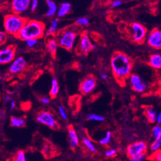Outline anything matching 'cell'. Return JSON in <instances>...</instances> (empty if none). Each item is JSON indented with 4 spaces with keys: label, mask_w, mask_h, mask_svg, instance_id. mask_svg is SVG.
<instances>
[{
    "label": "cell",
    "mask_w": 161,
    "mask_h": 161,
    "mask_svg": "<svg viewBox=\"0 0 161 161\" xmlns=\"http://www.w3.org/2000/svg\"><path fill=\"white\" fill-rule=\"evenodd\" d=\"M67 132L70 146L72 148H75L79 144V137H78L76 132L72 125L68 127Z\"/></svg>",
    "instance_id": "9a60e30c"
},
{
    "label": "cell",
    "mask_w": 161,
    "mask_h": 161,
    "mask_svg": "<svg viewBox=\"0 0 161 161\" xmlns=\"http://www.w3.org/2000/svg\"><path fill=\"white\" fill-rule=\"evenodd\" d=\"M13 92L12 91H7V94H8V96H12V94H13Z\"/></svg>",
    "instance_id": "ee69618b"
},
{
    "label": "cell",
    "mask_w": 161,
    "mask_h": 161,
    "mask_svg": "<svg viewBox=\"0 0 161 161\" xmlns=\"http://www.w3.org/2000/svg\"><path fill=\"white\" fill-rule=\"evenodd\" d=\"M26 46L30 48L35 47L38 43V39H29L25 41Z\"/></svg>",
    "instance_id": "1f68e13d"
},
{
    "label": "cell",
    "mask_w": 161,
    "mask_h": 161,
    "mask_svg": "<svg viewBox=\"0 0 161 161\" xmlns=\"http://www.w3.org/2000/svg\"><path fill=\"white\" fill-rule=\"evenodd\" d=\"M96 79L93 76L86 77L83 80L80 84V91L83 94H89L91 93L96 88Z\"/></svg>",
    "instance_id": "7c38bea8"
},
{
    "label": "cell",
    "mask_w": 161,
    "mask_h": 161,
    "mask_svg": "<svg viewBox=\"0 0 161 161\" xmlns=\"http://www.w3.org/2000/svg\"><path fill=\"white\" fill-rule=\"evenodd\" d=\"M58 46V44L56 38H50L47 40L46 48L48 52L52 55V56L56 55Z\"/></svg>",
    "instance_id": "e0dca14e"
},
{
    "label": "cell",
    "mask_w": 161,
    "mask_h": 161,
    "mask_svg": "<svg viewBox=\"0 0 161 161\" xmlns=\"http://www.w3.org/2000/svg\"><path fill=\"white\" fill-rule=\"evenodd\" d=\"M76 24L77 26H86L89 24V18L84 17H79L76 21Z\"/></svg>",
    "instance_id": "4316f807"
},
{
    "label": "cell",
    "mask_w": 161,
    "mask_h": 161,
    "mask_svg": "<svg viewBox=\"0 0 161 161\" xmlns=\"http://www.w3.org/2000/svg\"><path fill=\"white\" fill-rule=\"evenodd\" d=\"M121 4H122V2L121 1H119V0H116V1H114V2H112V7L114 8H116V7L121 5Z\"/></svg>",
    "instance_id": "8d00e7d4"
},
{
    "label": "cell",
    "mask_w": 161,
    "mask_h": 161,
    "mask_svg": "<svg viewBox=\"0 0 161 161\" xmlns=\"http://www.w3.org/2000/svg\"><path fill=\"white\" fill-rule=\"evenodd\" d=\"M88 119L90 121H96L102 122L105 120V118L103 116H100V115L92 114H90L88 116Z\"/></svg>",
    "instance_id": "f546056e"
},
{
    "label": "cell",
    "mask_w": 161,
    "mask_h": 161,
    "mask_svg": "<svg viewBox=\"0 0 161 161\" xmlns=\"http://www.w3.org/2000/svg\"><path fill=\"white\" fill-rule=\"evenodd\" d=\"M71 11V4L68 2L62 3L57 10V16L59 17L66 16Z\"/></svg>",
    "instance_id": "d6986e66"
},
{
    "label": "cell",
    "mask_w": 161,
    "mask_h": 161,
    "mask_svg": "<svg viewBox=\"0 0 161 161\" xmlns=\"http://www.w3.org/2000/svg\"><path fill=\"white\" fill-rule=\"evenodd\" d=\"M46 4L48 6V11L46 13V15L48 17H52L55 14V13H57L58 10V8L56 3H55L54 1H51V0H47Z\"/></svg>",
    "instance_id": "44dd1931"
},
{
    "label": "cell",
    "mask_w": 161,
    "mask_h": 161,
    "mask_svg": "<svg viewBox=\"0 0 161 161\" xmlns=\"http://www.w3.org/2000/svg\"><path fill=\"white\" fill-rule=\"evenodd\" d=\"M100 77L101 78V79H102L103 80H106L108 79V75L104 72H100Z\"/></svg>",
    "instance_id": "74e56055"
},
{
    "label": "cell",
    "mask_w": 161,
    "mask_h": 161,
    "mask_svg": "<svg viewBox=\"0 0 161 161\" xmlns=\"http://www.w3.org/2000/svg\"><path fill=\"white\" fill-rule=\"evenodd\" d=\"M58 110L60 116H61V118L63 119H65V120H66V119H67V114H66V112L65 111V110H64V109L62 106H61V105H60V106H58Z\"/></svg>",
    "instance_id": "d6a6232c"
},
{
    "label": "cell",
    "mask_w": 161,
    "mask_h": 161,
    "mask_svg": "<svg viewBox=\"0 0 161 161\" xmlns=\"http://www.w3.org/2000/svg\"><path fill=\"white\" fill-rule=\"evenodd\" d=\"M82 143L85 146V148L89 151H90L91 152L94 153L96 151V148H95V146L93 144V142H92L89 139H88V138H87V137L84 138L82 140Z\"/></svg>",
    "instance_id": "cb8c5ba5"
},
{
    "label": "cell",
    "mask_w": 161,
    "mask_h": 161,
    "mask_svg": "<svg viewBox=\"0 0 161 161\" xmlns=\"http://www.w3.org/2000/svg\"><path fill=\"white\" fill-rule=\"evenodd\" d=\"M4 102H7V103H11L12 102V99L11 98V97L10 96H8V95H7L5 96L4 97Z\"/></svg>",
    "instance_id": "ab89813d"
},
{
    "label": "cell",
    "mask_w": 161,
    "mask_h": 161,
    "mask_svg": "<svg viewBox=\"0 0 161 161\" xmlns=\"http://www.w3.org/2000/svg\"><path fill=\"white\" fill-rule=\"evenodd\" d=\"M77 35L76 30L70 27L59 31L56 39L60 46L67 50H71L75 46Z\"/></svg>",
    "instance_id": "277c9868"
},
{
    "label": "cell",
    "mask_w": 161,
    "mask_h": 161,
    "mask_svg": "<svg viewBox=\"0 0 161 161\" xmlns=\"http://www.w3.org/2000/svg\"><path fill=\"white\" fill-rule=\"evenodd\" d=\"M36 119L39 123L43 124L52 129H57L58 128V124L53 115L46 110L39 112L37 115Z\"/></svg>",
    "instance_id": "ba28073f"
},
{
    "label": "cell",
    "mask_w": 161,
    "mask_h": 161,
    "mask_svg": "<svg viewBox=\"0 0 161 161\" xmlns=\"http://www.w3.org/2000/svg\"><path fill=\"white\" fill-rule=\"evenodd\" d=\"M59 92V85L58 80L55 77H53L52 80L51 84V89L49 91V96L52 98H56Z\"/></svg>",
    "instance_id": "ffe728a7"
},
{
    "label": "cell",
    "mask_w": 161,
    "mask_h": 161,
    "mask_svg": "<svg viewBox=\"0 0 161 161\" xmlns=\"http://www.w3.org/2000/svg\"><path fill=\"white\" fill-rule=\"evenodd\" d=\"M27 20L26 18L15 13L4 16L3 20L4 31L8 35L17 37Z\"/></svg>",
    "instance_id": "3957f363"
},
{
    "label": "cell",
    "mask_w": 161,
    "mask_h": 161,
    "mask_svg": "<svg viewBox=\"0 0 161 161\" xmlns=\"http://www.w3.org/2000/svg\"><path fill=\"white\" fill-rule=\"evenodd\" d=\"M146 159V154H145L140 155L139 157L137 158V160L138 161H144Z\"/></svg>",
    "instance_id": "b9f144b4"
},
{
    "label": "cell",
    "mask_w": 161,
    "mask_h": 161,
    "mask_svg": "<svg viewBox=\"0 0 161 161\" xmlns=\"http://www.w3.org/2000/svg\"><path fill=\"white\" fill-rule=\"evenodd\" d=\"M152 135L154 138V140L161 135V126L160 125H155L152 129Z\"/></svg>",
    "instance_id": "4dcf8cb0"
},
{
    "label": "cell",
    "mask_w": 161,
    "mask_h": 161,
    "mask_svg": "<svg viewBox=\"0 0 161 161\" xmlns=\"http://www.w3.org/2000/svg\"><path fill=\"white\" fill-rule=\"evenodd\" d=\"M16 102H15V101L13 100L12 102L10 103V109H10V110H13V109H15V107H16Z\"/></svg>",
    "instance_id": "7bdbcfd3"
},
{
    "label": "cell",
    "mask_w": 161,
    "mask_h": 161,
    "mask_svg": "<svg viewBox=\"0 0 161 161\" xmlns=\"http://www.w3.org/2000/svg\"><path fill=\"white\" fill-rule=\"evenodd\" d=\"M37 7H38V1H37V0H33V1H31L30 7L31 11L34 12L37 9Z\"/></svg>",
    "instance_id": "d590c367"
},
{
    "label": "cell",
    "mask_w": 161,
    "mask_h": 161,
    "mask_svg": "<svg viewBox=\"0 0 161 161\" xmlns=\"http://www.w3.org/2000/svg\"><path fill=\"white\" fill-rule=\"evenodd\" d=\"M45 33V25L43 22L28 19L17 38L25 41L29 39H39L42 38Z\"/></svg>",
    "instance_id": "7a4b0ae2"
},
{
    "label": "cell",
    "mask_w": 161,
    "mask_h": 161,
    "mask_svg": "<svg viewBox=\"0 0 161 161\" xmlns=\"http://www.w3.org/2000/svg\"><path fill=\"white\" fill-rule=\"evenodd\" d=\"M129 82L132 89L138 93H142L148 88L146 82L137 73H132L129 77Z\"/></svg>",
    "instance_id": "9c48e42d"
},
{
    "label": "cell",
    "mask_w": 161,
    "mask_h": 161,
    "mask_svg": "<svg viewBox=\"0 0 161 161\" xmlns=\"http://www.w3.org/2000/svg\"><path fill=\"white\" fill-rule=\"evenodd\" d=\"M13 161H26V155L23 151H17L13 157Z\"/></svg>",
    "instance_id": "83f0119b"
},
{
    "label": "cell",
    "mask_w": 161,
    "mask_h": 161,
    "mask_svg": "<svg viewBox=\"0 0 161 161\" xmlns=\"http://www.w3.org/2000/svg\"><path fill=\"white\" fill-rule=\"evenodd\" d=\"M116 150H114V149L108 150L105 152V156H106V157H114V155H116Z\"/></svg>",
    "instance_id": "836d02e7"
},
{
    "label": "cell",
    "mask_w": 161,
    "mask_h": 161,
    "mask_svg": "<svg viewBox=\"0 0 161 161\" xmlns=\"http://www.w3.org/2000/svg\"><path fill=\"white\" fill-rule=\"evenodd\" d=\"M147 145L143 141H137L127 146V154L128 157L137 159L140 155L145 154L147 151Z\"/></svg>",
    "instance_id": "52a82bcc"
},
{
    "label": "cell",
    "mask_w": 161,
    "mask_h": 161,
    "mask_svg": "<svg viewBox=\"0 0 161 161\" xmlns=\"http://www.w3.org/2000/svg\"><path fill=\"white\" fill-rule=\"evenodd\" d=\"M148 64L155 70L161 69V55L159 53L151 55L148 59Z\"/></svg>",
    "instance_id": "2e32d148"
},
{
    "label": "cell",
    "mask_w": 161,
    "mask_h": 161,
    "mask_svg": "<svg viewBox=\"0 0 161 161\" xmlns=\"http://www.w3.org/2000/svg\"><path fill=\"white\" fill-rule=\"evenodd\" d=\"M58 19H54L50 25L48 29L46 31V35L47 36H52L56 34L57 31L58 30Z\"/></svg>",
    "instance_id": "7402d4cb"
},
{
    "label": "cell",
    "mask_w": 161,
    "mask_h": 161,
    "mask_svg": "<svg viewBox=\"0 0 161 161\" xmlns=\"http://www.w3.org/2000/svg\"><path fill=\"white\" fill-rule=\"evenodd\" d=\"M111 137H112L111 132H110V131H107L106 132V134H105V136L102 138V139L100 140L99 141L100 144L102 145H107L109 144L110 140H111Z\"/></svg>",
    "instance_id": "484cf974"
},
{
    "label": "cell",
    "mask_w": 161,
    "mask_h": 161,
    "mask_svg": "<svg viewBox=\"0 0 161 161\" xmlns=\"http://www.w3.org/2000/svg\"><path fill=\"white\" fill-rule=\"evenodd\" d=\"M130 34L133 41L138 44H142L146 39L147 30L139 22H133L130 26Z\"/></svg>",
    "instance_id": "5b68a950"
},
{
    "label": "cell",
    "mask_w": 161,
    "mask_h": 161,
    "mask_svg": "<svg viewBox=\"0 0 161 161\" xmlns=\"http://www.w3.org/2000/svg\"><path fill=\"white\" fill-rule=\"evenodd\" d=\"M147 43L151 48L161 49V30L154 28L151 30L146 38Z\"/></svg>",
    "instance_id": "8fae6325"
},
{
    "label": "cell",
    "mask_w": 161,
    "mask_h": 161,
    "mask_svg": "<svg viewBox=\"0 0 161 161\" xmlns=\"http://www.w3.org/2000/svg\"><path fill=\"white\" fill-rule=\"evenodd\" d=\"M10 125L13 127H22L25 125V120L22 118L12 116L10 118Z\"/></svg>",
    "instance_id": "603a6c76"
},
{
    "label": "cell",
    "mask_w": 161,
    "mask_h": 161,
    "mask_svg": "<svg viewBox=\"0 0 161 161\" xmlns=\"http://www.w3.org/2000/svg\"><path fill=\"white\" fill-rule=\"evenodd\" d=\"M30 0H13L11 2V9L13 13L19 15L26 11L30 7Z\"/></svg>",
    "instance_id": "4fadbf2b"
},
{
    "label": "cell",
    "mask_w": 161,
    "mask_h": 161,
    "mask_svg": "<svg viewBox=\"0 0 161 161\" xmlns=\"http://www.w3.org/2000/svg\"><path fill=\"white\" fill-rule=\"evenodd\" d=\"M148 158L150 160L161 161V150L154 152L152 154H151Z\"/></svg>",
    "instance_id": "f1b7e54d"
},
{
    "label": "cell",
    "mask_w": 161,
    "mask_h": 161,
    "mask_svg": "<svg viewBox=\"0 0 161 161\" xmlns=\"http://www.w3.org/2000/svg\"><path fill=\"white\" fill-rule=\"evenodd\" d=\"M128 161H138V160L136 158H130Z\"/></svg>",
    "instance_id": "f6af8a7d"
},
{
    "label": "cell",
    "mask_w": 161,
    "mask_h": 161,
    "mask_svg": "<svg viewBox=\"0 0 161 161\" xmlns=\"http://www.w3.org/2000/svg\"><path fill=\"white\" fill-rule=\"evenodd\" d=\"M156 122L158 123L159 125H161V111H160L157 114V121H156Z\"/></svg>",
    "instance_id": "60d3db41"
},
{
    "label": "cell",
    "mask_w": 161,
    "mask_h": 161,
    "mask_svg": "<svg viewBox=\"0 0 161 161\" xmlns=\"http://www.w3.org/2000/svg\"><path fill=\"white\" fill-rule=\"evenodd\" d=\"M16 48L14 46H8L1 49L0 51V63L1 64H7L12 63L16 57Z\"/></svg>",
    "instance_id": "30bf717a"
},
{
    "label": "cell",
    "mask_w": 161,
    "mask_h": 161,
    "mask_svg": "<svg viewBox=\"0 0 161 161\" xmlns=\"http://www.w3.org/2000/svg\"><path fill=\"white\" fill-rule=\"evenodd\" d=\"M96 48V46L92 43L87 32L80 34V38L76 46V52L80 54H87Z\"/></svg>",
    "instance_id": "8992f818"
},
{
    "label": "cell",
    "mask_w": 161,
    "mask_h": 161,
    "mask_svg": "<svg viewBox=\"0 0 161 161\" xmlns=\"http://www.w3.org/2000/svg\"><path fill=\"white\" fill-rule=\"evenodd\" d=\"M27 64L25 59L19 57L16 58L9 66L8 71L11 74H17V73L23 71L26 68Z\"/></svg>",
    "instance_id": "5bb4252c"
},
{
    "label": "cell",
    "mask_w": 161,
    "mask_h": 161,
    "mask_svg": "<svg viewBox=\"0 0 161 161\" xmlns=\"http://www.w3.org/2000/svg\"><path fill=\"white\" fill-rule=\"evenodd\" d=\"M145 114L147 120L150 123H154L157 121V114L156 113L155 109L152 107H146L145 110Z\"/></svg>",
    "instance_id": "ac0fdd59"
},
{
    "label": "cell",
    "mask_w": 161,
    "mask_h": 161,
    "mask_svg": "<svg viewBox=\"0 0 161 161\" xmlns=\"http://www.w3.org/2000/svg\"><path fill=\"white\" fill-rule=\"evenodd\" d=\"M110 67L115 79L119 84L123 85L132 74L133 63L132 59L127 55L118 52L112 55Z\"/></svg>",
    "instance_id": "6da1fadb"
},
{
    "label": "cell",
    "mask_w": 161,
    "mask_h": 161,
    "mask_svg": "<svg viewBox=\"0 0 161 161\" xmlns=\"http://www.w3.org/2000/svg\"><path fill=\"white\" fill-rule=\"evenodd\" d=\"M7 33L5 31H1L0 32V44L3 45V43L6 41L7 39Z\"/></svg>",
    "instance_id": "e575fe53"
},
{
    "label": "cell",
    "mask_w": 161,
    "mask_h": 161,
    "mask_svg": "<svg viewBox=\"0 0 161 161\" xmlns=\"http://www.w3.org/2000/svg\"><path fill=\"white\" fill-rule=\"evenodd\" d=\"M40 102L44 105H48L49 103V100L46 97H42L40 98Z\"/></svg>",
    "instance_id": "f35d334b"
},
{
    "label": "cell",
    "mask_w": 161,
    "mask_h": 161,
    "mask_svg": "<svg viewBox=\"0 0 161 161\" xmlns=\"http://www.w3.org/2000/svg\"><path fill=\"white\" fill-rule=\"evenodd\" d=\"M161 147V135L157 138L154 140V141L150 145V149L153 152H155L158 150H159L160 148Z\"/></svg>",
    "instance_id": "d4e9b609"
}]
</instances>
